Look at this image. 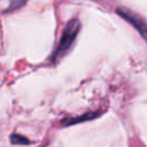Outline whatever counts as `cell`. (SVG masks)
Instances as JSON below:
<instances>
[{"instance_id":"277c9868","label":"cell","mask_w":147,"mask_h":147,"mask_svg":"<svg viewBox=\"0 0 147 147\" xmlns=\"http://www.w3.org/2000/svg\"><path fill=\"white\" fill-rule=\"evenodd\" d=\"M9 139L13 145H29L30 144V140L26 137L18 134V133H11Z\"/></svg>"},{"instance_id":"7a4b0ae2","label":"cell","mask_w":147,"mask_h":147,"mask_svg":"<svg viewBox=\"0 0 147 147\" xmlns=\"http://www.w3.org/2000/svg\"><path fill=\"white\" fill-rule=\"evenodd\" d=\"M116 13L121 17H123V20H125L127 23H130L140 33V36L147 41V23L140 16L132 13L127 8H123V7H117Z\"/></svg>"},{"instance_id":"3957f363","label":"cell","mask_w":147,"mask_h":147,"mask_svg":"<svg viewBox=\"0 0 147 147\" xmlns=\"http://www.w3.org/2000/svg\"><path fill=\"white\" fill-rule=\"evenodd\" d=\"M99 114L98 113H86L84 115L77 116V117H72V118H63L62 123L65 125H71V124H76V123H80V122H85L88 119H92L94 117H96Z\"/></svg>"},{"instance_id":"5b68a950","label":"cell","mask_w":147,"mask_h":147,"mask_svg":"<svg viewBox=\"0 0 147 147\" xmlns=\"http://www.w3.org/2000/svg\"><path fill=\"white\" fill-rule=\"evenodd\" d=\"M26 3V1H11L10 2V5L6 8V10H3V13H10V11H13V10H16V9H18V8H21L22 6H24Z\"/></svg>"},{"instance_id":"6da1fadb","label":"cell","mask_w":147,"mask_h":147,"mask_svg":"<svg viewBox=\"0 0 147 147\" xmlns=\"http://www.w3.org/2000/svg\"><path fill=\"white\" fill-rule=\"evenodd\" d=\"M80 30V22L77 18H71L70 21L67 22L63 32L61 34L60 41L56 46V48L53 51L51 55V61L53 64L57 63L72 47L78 33Z\"/></svg>"}]
</instances>
